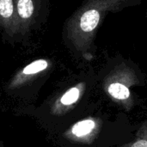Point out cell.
<instances>
[{"instance_id": "277c9868", "label": "cell", "mask_w": 147, "mask_h": 147, "mask_svg": "<svg viewBox=\"0 0 147 147\" xmlns=\"http://www.w3.org/2000/svg\"><path fill=\"white\" fill-rule=\"evenodd\" d=\"M95 127V122L91 120H84L75 124L71 129L72 134L77 137H83L89 134Z\"/></svg>"}, {"instance_id": "3957f363", "label": "cell", "mask_w": 147, "mask_h": 147, "mask_svg": "<svg viewBox=\"0 0 147 147\" xmlns=\"http://www.w3.org/2000/svg\"><path fill=\"white\" fill-rule=\"evenodd\" d=\"M0 29L7 39L22 37L15 0H0Z\"/></svg>"}, {"instance_id": "5b68a950", "label": "cell", "mask_w": 147, "mask_h": 147, "mask_svg": "<svg viewBox=\"0 0 147 147\" xmlns=\"http://www.w3.org/2000/svg\"><path fill=\"white\" fill-rule=\"evenodd\" d=\"M48 67V62L46 59H40L33 61L29 65H26L23 70H22V74L29 76V75H34L37 74L44 70H46Z\"/></svg>"}, {"instance_id": "8992f818", "label": "cell", "mask_w": 147, "mask_h": 147, "mask_svg": "<svg viewBox=\"0 0 147 147\" xmlns=\"http://www.w3.org/2000/svg\"><path fill=\"white\" fill-rule=\"evenodd\" d=\"M109 93L113 97L119 99V100H125V99L128 98V96L130 95V92H129V90L127 89V87H126L125 85L119 84V83L112 84L109 87Z\"/></svg>"}, {"instance_id": "ba28073f", "label": "cell", "mask_w": 147, "mask_h": 147, "mask_svg": "<svg viewBox=\"0 0 147 147\" xmlns=\"http://www.w3.org/2000/svg\"><path fill=\"white\" fill-rule=\"evenodd\" d=\"M132 147H147V140H139L134 143Z\"/></svg>"}, {"instance_id": "6da1fadb", "label": "cell", "mask_w": 147, "mask_h": 147, "mask_svg": "<svg viewBox=\"0 0 147 147\" xmlns=\"http://www.w3.org/2000/svg\"><path fill=\"white\" fill-rule=\"evenodd\" d=\"M110 7V0H89L71 16L65 25L64 37L76 47H86L102 16Z\"/></svg>"}, {"instance_id": "7a4b0ae2", "label": "cell", "mask_w": 147, "mask_h": 147, "mask_svg": "<svg viewBox=\"0 0 147 147\" xmlns=\"http://www.w3.org/2000/svg\"><path fill=\"white\" fill-rule=\"evenodd\" d=\"M22 37H28L46 20L48 0H15Z\"/></svg>"}, {"instance_id": "52a82bcc", "label": "cell", "mask_w": 147, "mask_h": 147, "mask_svg": "<svg viewBox=\"0 0 147 147\" xmlns=\"http://www.w3.org/2000/svg\"><path fill=\"white\" fill-rule=\"evenodd\" d=\"M79 97V90L78 88H71V90H67L64 96L61 97L60 102L64 105H71L78 101Z\"/></svg>"}]
</instances>
